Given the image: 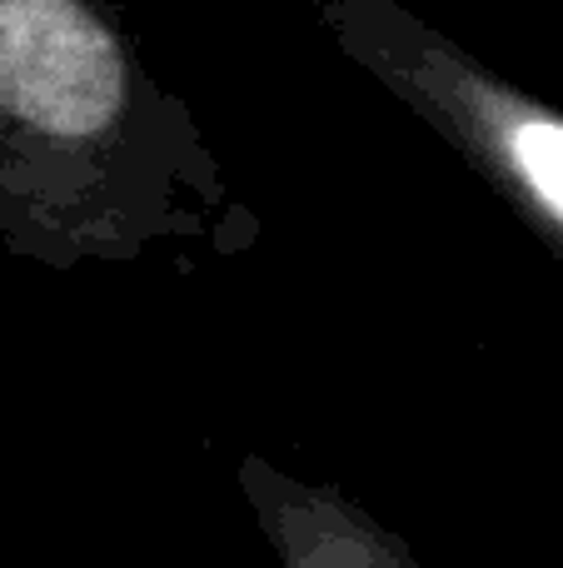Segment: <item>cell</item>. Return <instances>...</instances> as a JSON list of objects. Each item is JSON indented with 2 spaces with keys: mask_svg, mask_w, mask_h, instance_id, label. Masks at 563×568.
Returning <instances> with one entry per match:
<instances>
[{
  "mask_svg": "<svg viewBox=\"0 0 563 568\" xmlns=\"http://www.w3.org/2000/svg\"><path fill=\"white\" fill-rule=\"evenodd\" d=\"M225 205L195 115L140 65L115 0H0V240L50 270L205 240Z\"/></svg>",
  "mask_w": 563,
  "mask_h": 568,
  "instance_id": "1",
  "label": "cell"
},
{
  "mask_svg": "<svg viewBox=\"0 0 563 568\" xmlns=\"http://www.w3.org/2000/svg\"><path fill=\"white\" fill-rule=\"evenodd\" d=\"M355 65L434 125L563 265V110L519 90L405 0H315Z\"/></svg>",
  "mask_w": 563,
  "mask_h": 568,
  "instance_id": "2",
  "label": "cell"
},
{
  "mask_svg": "<svg viewBox=\"0 0 563 568\" xmlns=\"http://www.w3.org/2000/svg\"><path fill=\"white\" fill-rule=\"evenodd\" d=\"M239 489L255 509L275 568H429L349 494H339L335 484L299 479L265 454H245Z\"/></svg>",
  "mask_w": 563,
  "mask_h": 568,
  "instance_id": "3",
  "label": "cell"
}]
</instances>
